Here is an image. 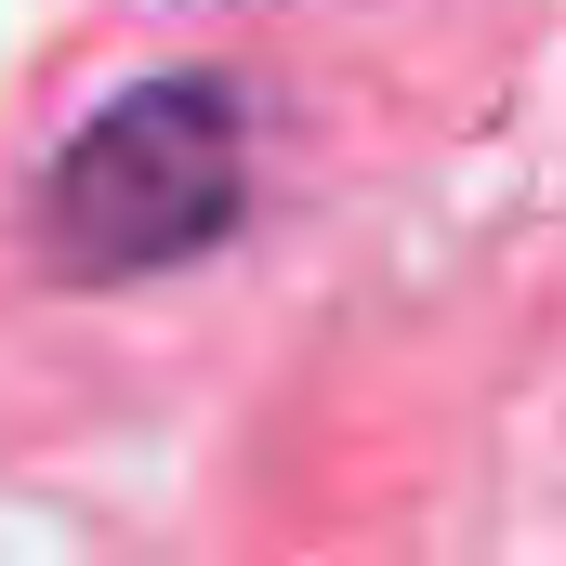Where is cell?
<instances>
[{
  "label": "cell",
  "mask_w": 566,
  "mask_h": 566,
  "mask_svg": "<svg viewBox=\"0 0 566 566\" xmlns=\"http://www.w3.org/2000/svg\"><path fill=\"white\" fill-rule=\"evenodd\" d=\"M238 211H251V106L224 80H198V66L106 93L66 133V158L40 171V251H53V277H80V290L171 277Z\"/></svg>",
  "instance_id": "obj_1"
}]
</instances>
